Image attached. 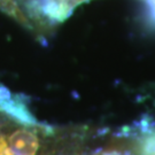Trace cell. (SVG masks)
Instances as JSON below:
<instances>
[{
	"label": "cell",
	"instance_id": "obj_1",
	"mask_svg": "<svg viewBox=\"0 0 155 155\" xmlns=\"http://www.w3.org/2000/svg\"><path fill=\"white\" fill-rule=\"evenodd\" d=\"M6 117L0 125V155H39L40 137L39 132L47 130L51 127H27L12 129L7 127Z\"/></svg>",
	"mask_w": 155,
	"mask_h": 155
},
{
	"label": "cell",
	"instance_id": "obj_2",
	"mask_svg": "<svg viewBox=\"0 0 155 155\" xmlns=\"http://www.w3.org/2000/svg\"><path fill=\"white\" fill-rule=\"evenodd\" d=\"M0 113L11 118L12 121L27 125V127H41L36 117L29 110L27 101L21 94H13L9 90L0 85Z\"/></svg>",
	"mask_w": 155,
	"mask_h": 155
},
{
	"label": "cell",
	"instance_id": "obj_3",
	"mask_svg": "<svg viewBox=\"0 0 155 155\" xmlns=\"http://www.w3.org/2000/svg\"><path fill=\"white\" fill-rule=\"evenodd\" d=\"M139 138V155H155V127H143Z\"/></svg>",
	"mask_w": 155,
	"mask_h": 155
}]
</instances>
